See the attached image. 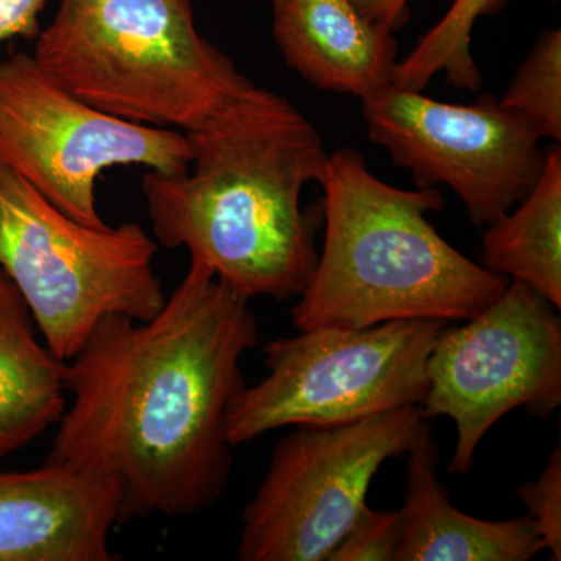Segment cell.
<instances>
[{"label":"cell","instance_id":"cell-1","mask_svg":"<svg viewBox=\"0 0 561 561\" xmlns=\"http://www.w3.org/2000/svg\"><path fill=\"white\" fill-rule=\"evenodd\" d=\"M257 343L249 298L191 261L153 319L103 317L66 360L70 404L46 463L116 483L119 524L213 507L230 485L228 412Z\"/></svg>","mask_w":561,"mask_h":561},{"label":"cell","instance_id":"cell-2","mask_svg":"<svg viewBox=\"0 0 561 561\" xmlns=\"http://www.w3.org/2000/svg\"><path fill=\"white\" fill-rule=\"evenodd\" d=\"M186 135L190 171H150L140 183L157 241L186 249L249 300L300 297L323 227L321 201L301 208L330 158L319 130L283 95L251 84Z\"/></svg>","mask_w":561,"mask_h":561},{"label":"cell","instance_id":"cell-3","mask_svg":"<svg viewBox=\"0 0 561 561\" xmlns=\"http://www.w3.org/2000/svg\"><path fill=\"white\" fill-rule=\"evenodd\" d=\"M320 186L323 249L291 309L298 331L468 320L507 287L504 276L468 260L427 220L445 206L435 187L390 186L353 149L330 153Z\"/></svg>","mask_w":561,"mask_h":561},{"label":"cell","instance_id":"cell-4","mask_svg":"<svg viewBox=\"0 0 561 561\" xmlns=\"http://www.w3.org/2000/svg\"><path fill=\"white\" fill-rule=\"evenodd\" d=\"M33 58L94 108L191 131L249 90L195 24L194 0H60Z\"/></svg>","mask_w":561,"mask_h":561},{"label":"cell","instance_id":"cell-5","mask_svg":"<svg viewBox=\"0 0 561 561\" xmlns=\"http://www.w3.org/2000/svg\"><path fill=\"white\" fill-rule=\"evenodd\" d=\"M158 243L136 224L92 228L51 205L0 161V271L61 360L108 316L147 321L165 302Z\"/></svg>","mask_w":561,"mask_h":561},{"label":"cell","instance_id":"cell-6","mask_svg":"<svg viewBox=\"0 0 561 561\" xmlns=\"http://www.w3.org/2000/svg\"><path fill=\"white\" fill-rule=\"evenodd\" d=\"M448 321L393 320L317 327L264 346L268 375L232 401V448L279 427L335 426L420 405L426 364Z\"/></svg>","mask_w":561,"mask_h":561},{"label":"cell","instance_id":"cell-7","mask_svg":"<svg viewBox=\"0 0 561 561\" xmlns=\"http://www.w3.org/2000/svg\"><path fill=\"white\" fill-rule=\"evenodd\" d=\"M404 405L335 426H297L273 449L242 513L241 561H328L367 507L375 476L405 456L424 424Z\"/></svg>","mask_w":561,"mask_h":561},{"label":"cell","instance_id":"cell-8","mask_svg":"<svg viewBox=\"0 0 561 561\" xmlns=\"http://www.w3.org/2000/svg\"><path fill=\"white\" fill-rule=\"evenodd\" d=\"M0 161L69 217L106 227L95 183L113 168L190 171L187 135L119 119L61 90L31 54L0 60Z\"/></svg>","mask_w":561,"mask_h":561},{"label":"cell","instance_id":"cell-9","mask_svg":"<svg viewBox=\"0 0 561 561\" xmlns=\"http://www.w3.org/2000/svg\"><path fill=\"white\" fill-rule=\"evenodd\" d=\"M560 309L519 280L463 327L438 334L426 364L424 419L446 416L457 437L449 474H467L491 427L516 409L549 419L561 405Z\"/></svg>","mask_w":561,"mask_h":561},{"label":"cell","instance_id":"cell-10","mask_svg":"<svg viewBox=\"0 0 561 561\" xmlns=\"http://www.w3.org/2000/svg\"><path fill=\"white\" fill-rule=\"evenodd\" d=\"M360 102L371 142L416 187H451L474 227L515 208L545 168L540 140L491 94L459 105L390 83Z\"/></svg>","mask_w":561,"mask_h":561},{"label":"cell","instance_id":"cell-11","mask_svg":"<svg viewBox=\"0 0 561 561\" xmlns=\"http://www.w3.org/2000/svg\"><path fill=\"white\" fill-rule=\"evenodd\" d=\"M116 483L46 463L0 468V561H111L119 526Z\"/></svg>","mask_w":561,"mask_h":561},{"label":"cell","instance_id":"cell-12","mask_svg":"<svg viewBox=\"0 0 561 561\" xmlns=\"http://www.w3.org/2000/svg\"><path fill=\"white\" fill-rule=\"evenodd\" d=\"M272 13L284 61L312 87L362 101L391 83L393 32L365 18L353 0H272Z\"/></svg>","mask_w":561,"mask_h":561},{"label":"cell","instance_id":"cell-13","mask_svg":"<svg viewBox=\"0 0 561 561\" xmlns=\"http://www.w3.org/2000/svg\"><path fill=\"white\" fill-rule=\"evenodd\" d=\"M440 460L427 421L405 453V494L398 511L401 540L394 561H529L542 552L530 515L491 522L453 505L438 479Z\"/></svg>","mask_w":561,"mask_h":561},{"label":"cell","instance_id":"cell-14","mask_svg":"<svg viewBox=\"0 0 561 561\" xmlns=\"http://www.w3.org/2000/svg\"><path fill=\"white\" fill-rule=\"evenodd\" d=\"M35 327L0 271V459L31 445L66 411V362L38 341Z\"/></svg>","mask_w":561,"mask_h":561},{"label":"cell","instance_id":"cell-15","mask_svg":"<svg viewBox=\"0 0 561 561\" xmlns=\"http://www.w3.org/2000/svg\"><path fill=\"white\" fill-rule=\"evenodd\" d=\"M481 260L486 271L526 284L561 309V150H546L529 194L486 225Z\"/></svg>","mask_w":561,"mask_h":561},{"label":"cell","instance_id":"cell-16","mask_svg":"<svg viewBox=\"0 0 561 561\" xmlns=\"http://www.w3.org/2000/svg\"><path fill=\"white\" fill-rule=\"evenodd\" d=\"M505 0H454L434 27L421 36L411 54L394 66L391 83L423 91L438 73L459 90H481L482 76L471 54V33L479 18L494 13Z\"/></svg>","mask_w":561,"mask_h":561},{"label":"cell","instance_id":"cell-17","mask_svg":"<svg viewBox=\"0 0 561 561\" xmlns=\"http://www.w3.org/2000/svg\"><path fill=\"white\" fill-rule=\"evenodd\" d=\"M502 108L522 122L538 140L561 139V31L542 32L522 62Z\"/></svg>","mask_w":561,"mask_h":561},{"label":"cell","instance_id":"cell-18","mask_svg":"<svg viewBox=\"0 0 561 561\" xmlns=\"http://www.w3.org/2000/svg\"><path fill=\"white\" fill-rule=\"evenodd\" d=\"M401 540L400 512L365 507L328 561H394Z\"/></svg>","mask_w":561,"mask_h":561},{"label":"cell","instance_id":"cell-19","mask_svg":"<svg viewBox=\"0 0 561 561\" xmlns=\"http://www.w3.org/2000/svg\"><path fill=\"white\" fill-rule=\"evenodd\" d=\"M519 497L540 535L542 551L561 560V445L549 456L545 470L535 481L523 483Z\"/></svg>","mask_w":561,"mask_h":561},{"label":"cell","instance_id":"cell-20","mask_svg":"<svg viewBox=\"0 0 561 561\" xmlns=\"http://www.w3.org/2000/svg\"><path fill=\"white\" fill-rule=\"evenodd\" d=\"M47 3L49 0H0V43L14 38L35 41Z\"/></svg>","mask_w":561,"mask_h":561},{"label":"cell","instance_id":"cell-21","mask_svg":"<svg viewBox=\"0 0 561 561\" xmlns=\"http://www.w3.org/2000/svg\"><path fill=\"white\" fill-rule=\"evenodd\" d=\"M411 0H353L356 9L375 24L389 28L390 32L400 31L408 24L411 10Z\"/></svg>","mask_w":561,"mask_h":561}]
</instances>
